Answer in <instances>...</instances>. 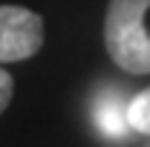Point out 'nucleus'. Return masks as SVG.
Here are the masks:
<instances>
[{
	"label": "nucleus",
	"mask_w": 150,
	"mask_h": 147,
	"mask_svg": "<svg viewBox=\"0 0 150 147\" xmlns=\"http://www.w3.org/2000/svg\"><path fill=\"white\" fill-rule=\"evenodd\" d=\"M12 92H15V81H12V75L6 72V69H0V112L9 107Z\"/></svg>",
	"instance_id": "nucleus-5"
},
{
	"label": "nucleus",
	"mask_w": 150,
	"mask_h": 147,
	"mask_svg": "<svg viewBox=\"0 0 150 147\" xmlns=\"http://www.w3.org/2000/svg\"><path fill=\"white\" fill-rule=\"evenodd\" d=\"M43 46V18L26 6H0V64L32 58Z\"/></svg>",
	"instance_id": "nucleus-2"
},
{
	"label": "nucleus",
	"mask_w": 150,
	"mask_h": 147,
	"mask_svg": "<svg viewBox=\"0 0 150 147\" xmlns=\"http://www.w3.org/2000/svg\"><path fill=\"white\" fill-rule=\"evenodd\" d=\"M127 118H130V127L139 133H147L150 136V90L139 92L127 107Z\"/></svg>",
	"instance_id": "nucleus-4"
},
{
	"label": "nucleus",
	"mask_w": 150,
	"mask_h": 147,
	"mask_svg": "<svg viewBox=\"0 0 150 147\" xmlns=\"http://www.w3.org/2000/svg\"><path fill=\"white\" fill-rule=\"evenodd\" d=\"M150 0H110L104 18V43L118 69L130 75L150 72V35L144 29V12Z\"/></svg>",
	"instance_id": "nucleus-1"
},
{
	"label": "nucleus",
	"mask_w": 150,
	"mask_h": 147,
	"mask_svg": "<svg viewBox=\"0 0 150 147\" xmlns=\"http://www.w3.org/2000/svg\"><path fill=\"white\" fill-rule=\"evenodd\" d=\"M127 107H130V104H124L121 95L104 92V95L98 98V104H95V124H98V130H101L104 136H110V139H121V136L130 130Z\"/></svg>",
	"instance_id": "nucleus-3"
}]
</instances>
